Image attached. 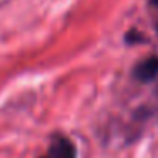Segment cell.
Returning a JSON list of instances; mask_svg holds the SVG:
<instances>
[{
	"instance_id": "obj_2",
	"label": "cell",
	"mask_w": 158,
	"mask_h": 158,
	"mask_svg": "<svg viewBox=\"0 0 158 158\" xmlns=\"http://www.w3.org/2000/svg\"><path fill=\"white\" fill-rule=\"evenodd\" d=\"M133 77L141 83H150L158 77V56H150V58L139 61L133 68Z\"/></svg>"
},
{
	"instance_id": "obj_5",
	"label": "cell",
	"mask_w": 158,
	"mask_h": 158,
	"mask_svg": "<svg viewBox=\"0 0 158 158\" xmlns=\"http://www.w3.org/2000/svg\"><path fill=\"white\" fill-rule=\"evenodd\" d=\"M156 29H158V26H156Z\"/></svg>"
},
{
	"instance_id": "obj_4",
	"label": "cell",
	"mask_w": 158,
	"mask_h": 158,
	"mask_svg": "<svg viewBox=\"0 0 158 158\" xmlns=\"http://www.w3.org/2000/svg\"><path fill=\"white\" fill-rule=\"evenodd\" d=\"M150 4L155 5V7H158V0H150Z\"/></svg>"
},
{
	"instance_id": "obj_3",
	"label": "cell",
	"mask_w": 158,
	"mask_h": 158,
	"mask_svg": "<svg viewBox=\"0 0 158 158\" xmlns=\"http://www.w3.org/2000/svg\"><path fill=\"white\" fill-rule=\"evenodd\" d=\"M126 41H127V43H134V41H136V43H141V41H143V36L138 34L136 31H131L129 34L126 36Z\"/></svg>"
},
{
	"instance_id": "obj_1",
	"label": "cell",
	"mask_w": 158,
	"mask_h": 158,
	"mask_svg": "<svg viewBox=\"0 0 158 158\" xmlns=\"http://www.w3.org/2000/svg\"><path fill=\"white\" fill-rule=\"evenodd\" d=\"M41 158H77V148L63 134H55L51 138L48 153Z\"/></svg>"
}]
</instances>
